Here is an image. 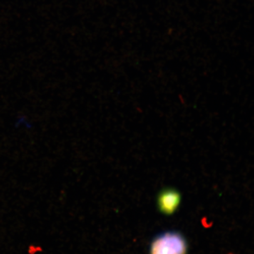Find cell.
Wrapping results in <instances>:
<instances>
[{
  "mask_svg": "<svg viewBox=\"0 0 254 254\" xmlns=\"http://www.w3.org/2000/svg\"><path fill=\"white\" fill-rule=\"evenodd\" d=\"M188 244L185 237L178 232L160 234L152 241L150 254H187Z\"/></svg>",
  "mask_w": 254,
  "mask_h": 254,
  "instance_id": "6da1fadb",
  "label": "cell"
},
{
  "mask_svg": "<svg viewBox=\"0 0 254 254\" xmlns=\"http://www.w3.org/2000/svg\"><path fill=\"white\" fill-rule=\"evenodd\" d=\"M180 202L181 195L174 189H165L159 193L158 207L164 215H173L180 206Z\"/></svg>",
  "mask_w": 254,
  "mask_h": 254,
  "instance_id": "7a4b0ae2",
  "label": "cell"
}]
</instances>
